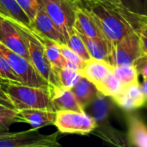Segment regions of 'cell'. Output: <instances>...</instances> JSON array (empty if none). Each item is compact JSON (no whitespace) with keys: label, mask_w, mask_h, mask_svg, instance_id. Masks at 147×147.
<instances>
[{"label":"cell","mask_w":147,"mask_h":147,"mask_svg":"<svg viewBox=\"0 0 147 147\" xmlns=\"http://www.w3.org/2000/svg\"><path fill=\"white\" fill-rule=\"evenodd\" d=\"M87 9L95 19L109 47L127 34L139 31L142 23L147 20V15L134 11L127 7L96 4Z\"/></svg>","instance_id":"cell-1"},{"label":"cell","mask_w":147,"mask_h":147,"mask_svg":"<svg viewBox=\"0 0 147 147\" xmlns=\"http://www.w3.org/2000/svg\"><path fill=\"white\" fill-rule=\"evenodd\" d=\"M9 21L22 33L27 44L29 60L31 64L53 88L60 87L59 80L56 75L54 74L48 59L46 57L44 43L42 41L41 37L39 34H37L30 27L23 25L18 22H15L12 20Z\"/></svg>","instance_id":"cell-2"},{"label":"cell","mask_w":147,"mask_h":147,"mask_svg":"<svg viewBox=\"0 0 147 147\" xmlns=\"http://www.w3.org/2000/svg\"><path fill=\"white\" fill-rule=\"evenodd\" d=\"M4 91L16 110L40 109L54 111L51 92L47 89L8 84Z\"/></svg>","instance_id":"cell-3"},{"label":"cell","mask_w":147,"mask_h":147,"mask_svg":"<svg viewBox=\"0 0 147 147\" xmlns=\"http://www.w3.org/2000/svg\"><path fill=\"white\" fill-rule=\"evenodd\" d=\"M0 53L7 59L15 73L25 85L52 90L53 88L37 71L31 62L23 56L9 50L0 42Z\"/></svg>","instance_id":"cell-4"},{"label":"cell","mask_w":147,"mask_h":147,"mask_svg":"<svg viewBox=\"0 0 147 147\" xmlns=\"http://www.w3.org/2000/svg\"><path fill=\"white\" fill-rule=\"evenodd\" d=\"M55 127L62 134L86 135L93 132L96 127L94 117L84 111L59 110L56 111Z\"/></svg>","instance_id":"cell-5"},{"label":"cell","mask_w":147,"mask_h":147,"mask_svg":"<svg viewBox=\"0 0 147 147\" xmlns=\"http://www.w3.org/2000/svg\"><path fill=\"white\" fill-rule=\"evenodd\" d=\"M58 134H40L37 129L0 134V147H59Z\"/></svg>","instance_id":"cell-6"},{"label":"cell","mask_w":147,"mask_h":147,"mask_svg":"<svg viewBox=\"0 0 147 147\" xmlns=\"http://www.w3.org/2000/svg\"><path fill=\"white\" fill-rule=\"evenodd\" d=\"M141 54L139 31H134L109 47V63L112 66L134 65Z\"/></svg>","instance_id":"cell-7"},{"label":"cell","mask_w":147,"mask_h":147,"mask_svg":"<svg viewBox=\"0 0 147 147\" xmlns=\"http://www.w3.org/2000/svg\"><path fill=\"white\" fill-rule=\"evenodd\" d=\"M41 5L65 39L74 28L77 5L71 0H40Z\"/></svg>","instance_id":"cell-8"},{"label":"cell","mask_w":147,"mask_h":147,"mask_svg":"<svg viewBox=\"0 0 147 147\" xmlns=\"http://www.w3.org/2000/svg\"><path fill=\"white\" fill-rule=\"evenodd\" d=\"M29 27L41 37L50 39L59 44H66V39L53 23V20L41 5V3Z\"/></svg>","instance_id":"cell-9"},{"label":"cell","mask_w":147,"mask_h":147,"mask_svg":"<svg viewBox=\"0 0 147 147\" xmlns=\"http://www.w3.org/2000/svg\"><path fill=\"white\" fill-rule=\"evenodd\" d=\"M0 42H2L9 50L29 60L27 44L22 33L9 19L5 17H3L2 23V40Z\"/></svg>","instance_id":"cell-10"},{"label":"cell","mask_w":147,"mask_h":147,"mask_svg":"<svg viewBox=\"0 0 147 147\" xmlns=\"http://www.w3.org/2000/svg\"><path fill=\"white\" fill-rule=\"evenodd\" d=\"M112 98L116 104L126 110L139 109L144 106L147 101L140 82L123 86L121 91Z\"/></svg>","instance_id":"cell-11"},{"label":"cell","mask_w":147,"mask_h":147,"mask_svg":"<svg viewBox=\"0 0 147 147\" xmlns=\"http://www.w3.org/2000/svg\"><path fill=\"white\" fill-rule=\"evenodd\" d=\"M74 28L90 38L107 42L95 19L87 9L81 7L76 8Z\"/></svg>","instance_id":"cell-12"},{"label":"cell","mask_w":147,"mask_h":147,"mask_svg":"<svg viewBox=\"0 0 147 147\" xmlns=\"http://www.w3.org/2000/svg\"><path fill=\"white\" fill-rule=\"evenodd\" d=\"M82 77L91 82L97 88L113 72V66L105 60L90 58L80 71Z\"/></svg>","instance_id":"cell-13"},{"label":"cell","mask_w":147,"mask_h":147,"mask_svg":"<svg viewBox=\"0 0 147 147\" xmlns=\"http://www.w3.org/2000/svg\"><path fill=\"white\" fill-rule=\"evenodd\" d=\"M17 114L22 122L31 126L33 129H40L47 126L54 125L56 112L49 109H28L17 110Z\"/></svg>","instance_id":"cell-14"},{"label":"cell","mask_w":147,"mask_h":147,"mask_svg":"<svg viewBox=\"0 0 147 147\" xmlns=\"http://www.w3.org/2000/svg\"><path fill=\"white\" fill-rule=\"evenodd\" d=\"M50 92L53 110L55 112L59 110L84 111V108L82 106L71 89L55 87Z\"/></svg>","instance_id":"cell-15"},{"label":"cell","mask_w":147,"mask_h":147,"mask_svg":"<svg viewBox=\"0 0 147 147\" xmlns=\"http://www.w3.org/2000/svg\"><path fill=\"white\" fill-rule=\"evenodd\" d=\"M0 16L28 27L30 26L31 21L29 17L16 0H0Z\"/></svg>","instance_id":"cell-16"},{"label":"cell","mask_w":147,"mask_h":147,"mask_svg":"<svg viewBox=\"0 0 147 147\" xmlns=\"http://www.w3.org/2000/svg\"><path fill=\"white\" fill-rule=\"evenodd\" d=\"M41 37V36H40ZM42 41L44 43L45 53L46 57L48 59L51 67L57 77L59 71L66 65V61L65 60L59 48V43L52 40L47 38L41 37Z\"/></svg>","instance_id":"cell-17"},{"label":"cell","mask_w":147,"mask_h":147,"mask_svg":"<svg viewBox=\"0 0 147 147\" xmlns=\"http://www.w3.org/2000/svg\"><path fill=\"white\" fill-rule=\"evenodd\" d=\"M128 137L133 146L147 147V126L137 116L129 118Z\"/></svg>","instance_id":"cell-18"},{"label":"cell","mask_w":147,"mask_h":147,"mask_svg":"<svg viewBox=\"0 0 147 147\" xmlns=\"http://www.w3.org/2000/svg\"><path fill=\"white\" fill-rule=\"evenodd\" d=\"M71 90L84 108L87 107L98 94V90L96 86L84 77L80 78L78 84Z\"/></svg>","instance_id":"cell-19"},{"label":"cell","mask_w":147,"mask_h":147,"mask_svg":"<svg viewBox=\"0 0 147 147\" xmlns=\"http://www.w3.org/2000/svg\"><path fill=\"white\" fill-rule=\"evenodd\" d=\"M78 34L81 36L83 41L84 42V45L91 58L101 59V60H105L109 62V46L108 45L107 42L90 38L80 32H78Z\"/></svg>","instance_id":"cell-20"},{"label":"cell","mask_w":147,"mask_h":147,"mask_svg":"<svg viewBox=\"0 0 147 147\" xmlns=\"http://www.w3.org/2000/svg\"><path fill=\"white\" fill-rule=\"evenodd\" d=\"M57 78L60 87L72 89L80 80L82 75L79 70L66 63V65L57 74Z\"/></svg>","instance_id":"cell-21"},{"label":"cell","mask_w":147,"mask_h":147,"mask_svg":"<svg viewBox=\"0 0 147 147\" xmlns=\"http://www.w3.org/2000/svg\"><path fill=\"white\" fill-rule=\"evenodd\" d=\"M113 73L123 86L139 83V73L134 65L113 66Z\"/></svg>","instance_id":"cell-22"},{"label":"cell","mask_w":147,"mask_h":147,"mask_svg":"<svg viewBox=\"0 0 147 147\" xmlns=\"http://www.w3.org/2000/svg\"><path fill=\"white\" fill-rule=\"evenodd\" d=\"M66 45L75 53H77L84 61H87L91 58L84 45V42L83 41L81 36L79 35L78 32L76 30L75 28L69 34L66 39Z\"/></svg>","instance_id":"cell-23"},{"label":"cell","mask_w":147,"mask_h":147,"mask_svg":"<svg viewBox=\"0 0 147 147\" xmlns=\"http://www.w3.org/2000/svg\"><path fill=\"white\" fill-rule=\"evenodd\" d=\"M96 89L98 92L102 95L113 97L121 91V90L123 89V85L112 72Z\"/></svg>","instance_id":"cell-24"},{"label":"cell","mask_w":147,"mask_h":147,"mask_svg":"<svg viewBox=\"0 0 147 147\" xmlns=\"http://www.w3.org/2000/svg\"><path fill=\"white\" fill-rule=\"evenodd\" d=\"M23 84L15 73L7 59L0 53V84Z\"/></svg>","instance_id":"cell-25"},{"label":"cell","mask_w":147,"mask_h":147,"mask_svg":"<svg viewBox=\"0 0 147 147\" xmlns=\"http://www.w3.org/2000/svg\"><path fill=\"white\" fill-rule=\"evenodd\" d=\"M59 48L66 63L81 71L85 64V61L66 44H59Z\"/></svg>","instance_id":"cell-26"},{"label":"cell","mask_w":147,"mask_h":147,"mask_svg":"<svg viewBox=\"0 0 147 147\" xmlns=\"http://www.w3.org/2000/svg\"><path fill=\"white\" fill-rule=\"evenodd\" d=\"M16 122H22L16 109H8L0 112V134L8 132L9 127Z\"/></svg>","instance_id":"cell-27"},{"label":"cell","mask_w":147,"mask_h":147,"mask_svg":"<svg viewBox=\"0 0 147 147\" xmlns=\"http://www.w3.org/2000/svg\"><path fill=\"white\" fill-rule=\"evenodd\" d=\"M77 7H81L84 9H89L96 4H103L113 7L125 8L127 7L122 0H71Z\"/></svg>","instance_id":"cell-28"},{"label":"cell","mask_w":147,"mask_h":147,"mask_svg":"<svg viewBox=\"0 0 147 147\" xmlns=\"http://www.w3.org/2000/svg\"><path fill=\"white\" fill-rule=\"evenodd\" d=\"M16 2L22 7L24 12L28 15L30 21H32L40 3H35L33 0H16Z\"/></svg>","instance_id":"cell-29"},{"label":"cell","mask_w":147,"mask_h":147,"mask_svg":"<svg viewBox=\"0 0 147 147\" xmlns=\"http://www.w3.org/2000/svg\"><path fill=\"white\" fill-rule=\"evenodd\" d=\"M134 65L136 67L139 75H141L143 78H147V54L142 53L134 62Z\"/></svg>","instance_id":"cell-30"},{"label":"cell","mask_w":147,"mask_h":147,"mask_svg":"<svg viewBox=\"0 0 147 147\" xmlns=\"http://www.w3.org/2000/svg\"><path fill=\"white\" fill-rule=\"evenodd\" d=\"M139 37L142 53L147 54V20H146L139 29Z\"/></svg>","instance_id":"cell-31"},{"label":"cell","mask_w":147,"mask_h":147,"mask_svg":"<svg viewBox=\"0 0 147 147\" xmlns=\"http://www.w3.org/2000/svg\"><path fill=\"white\" fill-rule=\"evenodd\" d=\"M0 104H3V105L8 107L9 109H16L14 105L12 104V102L9 99L8 96L6 95L4 90H3V89L0 90Z\"/></svg>","instance_id":"cell-32"},{"label":"cell","mask_w":147,"mask_h":147,"mask_svg":"<svg viewBox=\"0 0 147 147\" xmlns=\"http://www.w3.org/2000/svg\"><path fill=\"white\" fill-rule=\"evenodd\" d=\"M122 1H123L124 4H125L127 8H129L130 9L135 11V10H134V8H135V6L138 5V4L135 3L136 0H122Z\"/></svg>","instance_id":"cell-33"},{"label":"cell","mask_w":147,"mask_h":147,"mask_svg":"<svg viewBox=\"0 0 147 147\" xmlns=\"http://www.w3.org/2000/svg\"><path fill=\"white\" fill-rule=\"evenodd\" d=\"M140 86H141V90H142L144 95L146 96L147 99V78H143V82L140 84Z\"/></svg>","instance_id":"cell-34"},{"label":"cell","mask_w":147,"mask_h":147,"mask_svg":"<svg viewBox=\"0 0 147 147\" xmlns=\"http://www.w3.org/2000/svg\"><path fill=\"white\" fill-rule=\"evenodd\" d=\"M3 21V17L2 16H0V41L2 40V23Z\"/></svg>","instance_id":"cell-35"},{"label":"cell","mask_w":147,"mask_h":147,"mask_svg":"<svg viewBox=\"0 0 147 147\" xmlns=\"http://www.w3.org/2000/svg\"><path fill=\"white\" fill-rule=\"evenodd\" d=\"M8 109H9V108L4 106V105H3V104H0V112L6 111V110H8Z\"/></svg>","instance_id":"cell-36"},{"label":"cell","mask_w":147,"mask_h":147,"mask_svg":"<svg viewBox=\"0 0 147 147\" xmlns=\"http://www.w3.org/2000/svg\"><path fill=\"white\" fill-rule=\"evenodd\" d=\"M33 1H34L35 3H40V0H33Z\"/></svg>","instance_id":"cell-37"}]
</instances>
